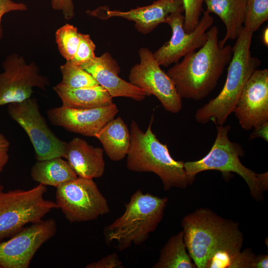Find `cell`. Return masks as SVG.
I'll return each instance as SVG.
<instances>
[{
	"instance_id": "6da1fadb",
	"label": "cell",
	"mask_w": 268,
	"mask_h": 268,
	"mask_svg": "<svg viewBox=\"0 0 268 268\" xmlns=\"http://www.w3.org/2000/svg\"><path fill=\"white\" fill-rule=\"evenodd\" d=\"M181 224L187 250L197 268L240 267L243 234L238 223L201 208L185 216Z\"/></svg>"
},
{
	"instance_id": "7a4b0ae2",
	"label": "cell",
	"mask_w": 268,
	"mask_h": 268,
	"mask_svg": "<svg viewBox=\"0 0 268 268\" xmlns=\"http://www.w3.org/2000/svg\"><path fill=\"white\" fill-rule=\"evenodd\" d=\"M207 32L204 45L184 57L167 72L182 99L197 101L207 96L231 59L232 47L218 45L217 27L211 26Z\"/></svg>"
},
{
	"instance_id": "3957f363",
	"label": "cell",
	"mask_w": 268,
	"mask_h": 268,
	"mask_svg": "<svg viewBox=\"0 0 268 268\" xmlns=\"http://www.w3.org/2000/svg\"><path fill=\"white\" fill-rule=\"evenodd\" d=\"M152 117L146 132L135 120L130 126L131 145L127 155V168L136 172H152L161 179L165 191L173 188L185 189L195 179L189 176L184 162L171 155L167 145L161 143L152 131Z\"/></svg>"
},
{
	"instance_id": "277c9868",
	"label": "cell",
	"mask_w": 268,
	"mask_h": 268,
	"mask_svg": "<svg viewBox=\"0 0 268 268\" xmlns=\"http://www.w3.org/2000/svg\"><path fill=\"white\" fill-rule=\"evenodd\" d=\"M167 201L166 197L135 191L123 214L104 228L106 243L119 251L143 243L162 220Z\"/></svg>"
},
{
	"instance_id": "5b68a950",
	"label": "cell",
	"mask_w": 268,
	"mask_h": 268,
	"mask_svg": "<svg viewBox=\"0 0 268 268\" xmlns=\"http://www.w3.org/2000/svg\"><path fill=\"white\" fill-rule=\"evenodd\" d=\"M253 34L243 28L232 49L226 81L219 94L200 108L196 112L197 122L209 121L216 126L223 125L233 112L246 83L261 65V61L252 55L250 50Z\"/></svg>"
},
{
	"instance_id": "8992f818",
	"label": "cell",
	"mask_w": 268,
	"mask_h": 268,
	"mask_svg": "<svg viewBox=\"0 0 268 268\" xmlns=\"http://www.w3.org/2000/svg\"><path fill=\"white\" fill-rule=\"evenodd\" d=\"M216 127L217 135L209 152L200 160L184 162L187 174L195 179L198 173L207 170L219 171L226 176L235 173L245 180L252 197L258 201H262L263 192L268 188V172L257 174L245 167L240 160L244 154L242 146L228 137L231 126Z\"/></svg>"
},
{
	"instance_id": "52a82bcc",
	"label": "cell",
	"mask_w": 268,
	"mask_h": 268,
	"mask_svg": "<svg viewBox=\"0 0 268 268\" xmlns=\"http://www.w3.org/2000/svg\"><path fill=\"white\" fill-rule=\"evenodd\" d=\"M46 186L29 189L4 190L0 184V241L10 238L28 223H35L54 209L55 202L44 198Z\"/></svg>"
},
{
	"instance_id": "ba28073f",
	"label": "cell",
	"mask_w": 268,
	"mask_h": 268,
	"mask_svg": "<svg viewBox=\"0 0 268 268\" xmlns=\"http://www.w3.org/2000/svg\"><path fill=\"white\" fill-rule=\"evenodd\" d=\"M56 189L55 202L70 223L93 220L110 212L107 199L93 179L77 177Z\"/></svg>"
},
{
	"instance_id": "9c48e42d",
	"label": "cell",
	"mask_w": 268,
	"mask_h": 268,
	"mask_svg": "<svg viewBox=\"0 0 268 268\" xmlns=\"http://www.w3.org/2000/svg\"><path fill=\"white\" fill-rule=\"evenodd\" d=\"M7 112L26 133L37 160L63 158L67 142L60 139L48 127L35 98L30 97L22 102L10 103Z\"/></svg>"
},
{
	"instance_id": "30bf717a",
	"label": "cell",
	"mask_w": 268,
	"mask_h": 268,
	"mask_svg": "<svg viewBox=\"0 0 268 268\" xmlns=\"http://www.w3.org/2000/svg\"><path fill=\"white\" fill-rule=\"evenodd\" d=\"M138 54L140 62L131 69L129 82L148 96H155L166 111L179 112L182 108V99L172 79L161 68L148 49L140 48Z\"/></svg>"
},
{
	"instance_id": "8fae6325",
	"label": "cell",
	"mask_w": 268,
	"mask_h": 268,
	"mask_svg": "<svg viewBox=\"0 0 268 268\" xmlns=\"http://www.w3.org/2000/svg\"><path fill=\"white\" fill-rule=\"evenodd\" d=\"M3 71L0 73V107L23 101L31 97L33 88L46 90L49 79L40 73L34 63L27 64L17 54L8 55L2 63Z\"/></svg>"
},
{
	"instance_id": "7c38bea8",
	"label": "cell",
	"mask_w": 268,
	"mask_h": 268,
	"mask_svg": "<svg viewBox=\"0 0 268 268\" xmlns=\"http://www.w3.org/2000/svg\"><path fill=\"white\" fill-rule=\"evenodd\" d=\"M183 12L170 14L165 20L172 29L170 39L153 53L158 64L167 67L178 62L187 55L202 47L207 40V30L213 23V18L206 10H203L202 16L194 30L190 33L184 28L185 16Z\"/></svg>"
},
{
	"instance_id": "4fadbf2b",
	"label": "cell",
	"mask_w": 268,
	"mask_h": 268,
	"mask_svg": "<svg viewBox=\"0 0 268 268\" xmlns=\"http://www.w3.org/2000/svg\"><path fill=\"white\" fill-rule=\"evenodd\" d=\"M57 230L53 218L24 227L6 241H0V268H28L39 249Z\"/></svg>"
},
{
	"instance_id": "5bb4252c",
	"label": "cell",
	"mask_w": 268,
	"mask_h": 268,
	"mask_svg": "<svg viewBox=\"0 0 268 268\" xmlns=\"http://www.w3.org/2000/svg\"><path fill=\"white\" fill-rule=\"evenodd\" d=\"M244 130L268 120V69H256L248 80L233 110Z\"/></svg>"
},
{
	"instance_id": "9a60e30c",
	"label": "cell",
	"mask_w": 268,
	"mask_h": 268,
	"mask_svg": "<svg viewBox=\"0 0 268 268\" xmlns=\"http://www.w3.org/2000/svg\"><path fill=\"white\" fill-rule=\"evenodd\" d=\"M119 112L114 103L110 105L87 109H78L62 106L47 112L50 122L55 126L86 136L96 134Z\"/></svg>"
},
{
	"instance_id": "2e32d148",
	"label": "cell",
	"mask_w": 268,
	"mask_h": 268,
	"mask_svg": "<svg viewBox=\"0 0 268 268\" xmlns=\"http://www.w3.org/2000/svg\"><path fill=\"white\" fill-rule=\"evenodd\" d=\"M80 66L91 74L112 98L125 97L140 101L148 96L142 89L119 76L120 67L108 52L95 56Z\"/></svg>"
},
{
	"instance_id": "e0dca14e",
	"label": "cell",
	"mask_w": 268,
	"mask_h": 268,
	"mask_svg": "<svg viewBox=\"0 0 268 268\" xmlns=\"http://www.w3.org/2000/svg\"><path fill=\"white\" fill-rule=\"evenodd\" d=\"M104 13H89L88 14L103 19L120 17L133 21L136 30L143 34L151 32L173 13L184 11L181 0H156L152 4L138 7L128 11L105 9Z\"/></svg>"
},
{
	"instance_id": "ac0fdd59",
	"label": "cell",
	"mask_w": 268,
	"mask_h": 268,
	"mask_svg": "<svg viewBox=\"0 0 268 268\" xmlns=\"http://www.w3.org/2000/svg\"><path fill=\"white\" fill-rule=\"evenodd\" d=\"M63 158L77 177L93 179L102 177L105 172L103 149L94 147L80 138L67 142Z\"/></svg>"
},
{
	"instance_id": "d6986e66",
	"label": "cell",
	"mask_w": 268,
	"mask_h": 268,
	"mask_svg": "<svg viewBox=\"0 0 268 268\" xmlns=\"http://www.w3.org/2000/svg\"><path fill=\"white\" fill-rule=\"evenodd\" d=\"M62 100V106L87 109L110 105L112 97L100 85L81 88H71L59 83L53 87Z\"/></svg>"
},
{
	"instance_id": "ffe728a7",
	"label": "cell",
	"mask_w": 268,
	"mask_h": 268,
	"mask_svg": "<svg viewBox=\"0 0 268 268\" xmlns=\"http://www.w3.org/2000/svg\"><path fill=\"white\" fill-rule=\"evenodd\" d=\"M206 11L221 19L226 27V34L218 41L223 47L228 40L237 39L243 29L245 8L247 0H203Z\"/></svg>"
},
{
	"instance_id": "44dd1931",
	"label": "cell",
	"mask_w": 268,
	"mask_h": 268,
	"mask_svg": "<svg viewBox=\"0 0 268 268\" xmlns=\"http://www.w3.org/2000/svg\"><path fill=\"white\" fill-rule=\"evenodd\" d=\"M104 151L112 161H119L128 154L131 145L130 130L120 117L113 119L95 135Z\"/></svg>"
},
{
	"instance_id": "7402d4cb",
	"label": "cell",
	"mask_w": 268,
	"mask_h": 268,
	"mask_svg": "<svg viewBox=\"0 0 268 268\" xmlns=\"http://www.w3.org/2000/svg\"><path fill=\"white\" fill-rule=\"evenodd\" d=\"M31 176L39 184L56 188L77 177L67 161L61 157L37 160L31 168Z\"/></svg>"
},
{
	"instance_id": "603a6c76",
	"label": "cell",
	"mask_w": 268,
	"mask_h": 268,
	"mask_svg": "<svg viewBox=\"0 0 268 268\" xmlns=\"http://www.w3.org/2000/svg\"><path fill=\"white\" fill-rule=\"evenodd\" d=\"M153 268H197L187 250L183 230L169 239L161 250L159 259Z\"/></svg>"
},
{
	"instance_id": "cb8c5ba5",
	"label": "cell",
	"mask_w": 268,
	"mask_h": 268,
	"mask_svg": "<svg viewBox=\"0 0 268 268\" xmlns=\"http://www.w3.org/2000/svg\"><path fill=\"white\" fill-rule=\"evenodd\" d=\"M60 70L62 74L60 83L67 87L77 88L99 85L91 74L70 61L61 65Z\"/></svg>"
},
{
	"instance_id": "d4e9b609",
	"label": "cell",
	"mask_w": 268,
	"mask_h": 268,
	"mask_svg": "<svg viewBox=\"0 0 268 268\" xmlns=\"http://www.w3.org/2000/svg\"><path fill=\"white\" fill-rule=\"evenodd\" d=\"M79 33L74 26L66 24L56 32L55 37L61 55L66 61H71L79 44Z\"/></svg>"
},
{
	"instance_id": "484cf974",
	"label": "cell",
	"mask_w": 268,
	"mask_h": 268,
	"mask_svg": "<svg viewBox=\"0 0 268 268\" xmlns=\"http://www.w3.org/2000/svg\"><path fill=\"white\" fill-rule=\"evenodd\" d=\"M268 19V0H247L243 27L252 33Z\"/></svg>"
},
{
	"instance_id": "4316f807",
	"label": "cell",
	"mask_w": 268,
	"mask_h": 268,
	"mask_svg": "<svg viewBox=\"0 0 268 268\" xmlns=\"http://www.w3.org/2000/svg\"><path fill=\"white\" fill-rule=\"evenodd\" d=\"M185 12L184 28L190 33L195 29L200 20L203 11V0H181Z\"/></svg>"
},
{
	"instance_id": "83f0119b",
	"label": "cell",
	"mask_w": 268,
	"mask_h": 268,
	"mask_svg": "<svg viewBox=\"0 0 268 268\" xmlns=\"http://www.w3.org/2000/svg\"><path fill=\"white\" fill-rule=\"evenodd\" d=\"M79 44L73 59V64L81 66L92 60L96 56V46L89 34L79 33Z\"/></svg>"
},
{
	"instance_id": "f1b7e54d",
	"label": "cell",
	"mask_w": 268,
	"mask_h": 268,
	"mask_svg": "<svg viewBox=\"0 0 268 268\" xmlns=\"http://www.w3.org/2000/svg\"><path fill=\"white\" fill-rule=\"evenodd\" d=\"M86 268H123V262L115 252L109 254L98 261L88 264Z\"/></svg>"
},
{
	"instance_id": "f546056e",
	"label": "cell",
	"mask_w": 268,
	"mask_h": 268,
	"mask_svg": "<svg viewBox=\"0 0 268 268\" xmlns=\"http://www.w3.org/2000/svg\"><path fill=\"white\" fill-rule=\"evenodd\" d=\"M27 6L22 2H16L12 0H0V40L3 37L1 20L3 15L12 11H25Z\"/></svg>"
},
{
	"instance_id": "4dcf8cb0",
	"label": "cell",
	"mask_w": 268,
	"mask_h": 268,
	"mask_svg": "<svg viewBox=\"0 0 268 268\" xmlns=\"http://www.w3.org/2000/svg\"><path fill=\"white\" fill-rule=\"evenodd\" d=\"M53 9L60 11L65 19L69 20L74 15V6L72 0H51Z\"/></svg>"
},
{
	"instance_id": "1f68e13d",
	"label": "cell",
	"mask_w": 268,
	"mask_h": 268,
	"mask_svg": "<svg viewBox=\"0 0 268 268\" xmlns=\"http://www.w3.org/2000/svg\"><path fill=\"white\" fill-rule=\"evenodd\" d=\"M9 145V141L2 134L0 133V173L2 171L8 161V152Z\"/></svg>"
},
{
	"instance_id": "d6a6232c",
	"label": "cell",
	"mask_w": 268,
	"mask_h": 268,
	"mask_svg": "<svg viewBox=\"0 0 268 268\" xmlns=\"http://www.w3.org/2000/svg\"><path fill=\"white\" fill-rule=\"evenodd\" d=\"M253 131L249 136L250 139L260 137L266 142L268 141V120L257 125L253 129Z\"/></svg>"
},
{
	"instance_id": "836d02e7",
	"label": "cell",
	"mask_w": 268,
	"mask_h": 268,
	"mask_svg": "<svg viewBox=\"0 0 268 268\" xmlns=\"http://www.w3.org/2000/svg\"><path fill=\"white\" fill-rule=\"evenodd\" d=\"M268 255H259L255 256L253 268H268Z\"/></svg>"
},
{
	"instance_id": "e575fe53",
	"label": "cell",
	"mask_w": 268,
	"mask_h": 268,
	"mask_svg": "<svg viewBox=\"0 0 268 268\" xmlns=\"http://www.w3.org/2000/svg\"><path fill=\"white\" fill-rule=\"evenodd\" d=\"M262 41L264 44L268 46V28L267 27L264 30L262 34Z\"/></svg>"
}]
</instances>
